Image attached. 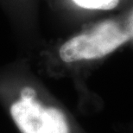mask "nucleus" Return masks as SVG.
Segmentation results:
<instances>
[{
	"mask_svg": "<svg viewBox=\"0 0 133 133\" xmlns=\"http://www.w3.org/2000/svg\"><path fill=\"white\" fill-rule=\"evenodd\" d=\"M0 101L17 133H81L65 109L34 81H19L4 89Z\"/></svg>",
	"mask_w": 133,
	"mask_h": 133,
	"instance_id": "1",
	"label": "nucleus"
},
{
	"mask_svg": "<svg viewBox=\"0 0 133 133\" xmlns=\"http://www.w3.org/2000/svg\"><path fill=\"white\" fill-rule=\"evenodd\" d=\"M131 27L132 29V33H133V17H132V19H131Z\"/></svg>",
	"mask_w": 133,
	"mask_h": 133,
	"instance_id": "4",
	"label": "nucleus"
},
{
	"mask_svg": "<svg viewBox=\"0 0 133 133\" xmlns=\"http://www.w3.org/2000/svg\"><path fill=\"white\" fill-rule=\"evenodd\" d=\"M118 23L106 21L90 32L78 35L66 41L59 49V57L66 64L100 59L113 52L131 38Z\"/></svg>",
	"mask_w": 133,
	"mask_h": 133,
	"instance_id": "2",
	"label": "nucleus"
},
{
	"mask_svg": "<svg viewBox=\"0 0 133 133\" xmlns=\"http://www.w3.org/2000/svg\"><path fill=\"white\" fill-rule=\"evenodd\" d=\"M76 4L85 9L111 10L118 5L119 0H73Z\"/></svg>",
	"mask_w": 133,
	"mask_h": 133,
	"instance_id": "3",
	"label": "nucleus"
}]
</instances>
